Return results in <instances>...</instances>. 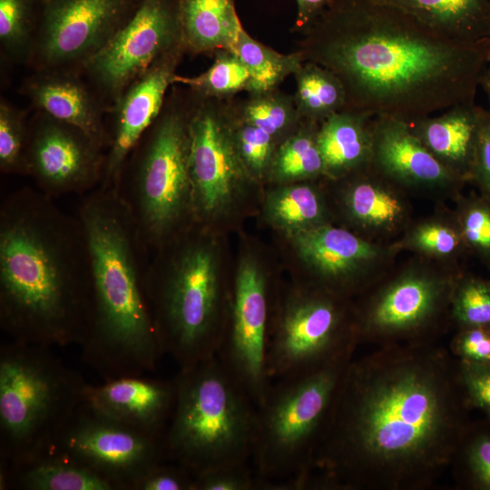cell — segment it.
Wrapping results in <instances>:
<instances>
[{"label":"cell","mask_w":490,"mask_h":490,"mask_svg":"<svg viewBox=\"0 0 490 490\" xmlns=\"http://www.w3.org/2000/svg\"><path fill=\"white\" fill-rule=\"evenodd\" d=\"M456 199L453 213L466 253L490 267V201L481 194Z\"/></svg>","instance_id":"f35d334b"},{"label":"cell","mask_w":490,"mask_h":490,"mask_svg":"<svg viewBox=\"0 0 490 490\" xmlns=\"http://www.w3.org/2000/svg\"><path fill=\"white\" fill-rule=\"evenodd\" d=\"M142 0H43L32 71L76 70L132 17Z\"/></svg>","instance_id":"5bb4252c"},{"label":"cell","mask_w":490,"mask_h":490,"mask_svg":"<svg viewBox=\"0 0 490 490\" xmlns=\"http://www.w3.org/2000/svg\"><path fill=\"white\" fill-rule=\"evenodd\" d=\"M189 92L192 214L194 224L202 226L228 210L252 178L235 144L230 100Z\"/></svg>","instance_id":"7c38bea8"},{"label":"cell","mask_w":490,"mask_h":490,"mask_svg":"<svg viewBox=\"0 0 490 490\" xmlns=\"http://www.w3.org/2000/svg\"><path fill=\"white\" fill-rule=\"evenodd\" d=\"M230 296L217 356L258 407L271 384L267 369L271 324L268 280L252 256L240 260Z\"/></svg>","instance_id":"2e32d148"},{"label":"cell","mask_w":490,"mask_h":490,"mask_svg":"<svg viewBox=\"0 0 490 490\" xmlns=\"http://www.w3.org/2000/svg\"><path fill=\"white\" fill-rule=\"evenodd\" d=\"M194 475L183 466L164 460L149 468L131 490H193Z\"/></svg>","instance_id":"7bdbcfd3"},{"label":"cell","mask_w":490,"mask_h":490,"mask_svg":"<svg viewBox=\"0 0 490 490\" xmlns=\"http://www.w3.org/2000/svg\"><path fill=\"white\" fill-rule=\"evenodd\" d=\"M105 155L104 148L73 125L40 112L29 120L26 176L53 199L98 188Z\"/></svg>","instance_id":"e0dca14e"},{"label":"cell","mask_w":490,"mask_h":490,"mask_svg":"<svg viewBox=\"0 0 490 490\" xmlns=\"http://www.w3.org/2000/svg\"><path fill=\"white\" fill-rule=\"evenodd\" d=\"M328 0H296L298 11L293 30L300 32L321 12Z\"/></svg>","instance_id":"7dc6e473"},{"label":"cell","mask_w":490,"mask_h":490,"mask_svg":"<svg viewBox=\"0 0 490 490\" xmlns=\"http://www.w3.org/2000/svg\"><path fill=\"white\" fill-rule=\"evenodd\" d=\"M87 241L91 296L80 344L83 361L104 381L147 375L163 355L143 289L131 215L113 188L98 187L79 204Z\"/></svg>","instance_id":"277c9868"},{"label":"cell","mask_w":490,"mask_h":490,"mask_svg":"<svg viewBox=\"0 0 490 490\" xmlns=\"http://www.w3.org/2000/svg\"><path fill=\"white\" fill-rule=\"evenodd\" d=\"M484 111L475 102L463 103L441 114L421 118L409 125L427 151L466 183L472 179Z\"/></svg>","instance_id":"cb8c5ba5"},{"label":"cell","mask_w":490,"mask_h":490,"mask_svg":"<svg viewBox=\"0 0 490 490\" xmlns=\"http://www.w3.org/2000/svg\"><path fill=\"white\" fill-rule=\"evenodd\" d=\"M232 100H230V123L240 157L252 180L270 176L278 143L268 132L241 118Z\"/></svg>","instance_id":"74e56055"},{"label":"cell","mask_w":490,"mask_h":490,"mask_svg":"<svg viewBox=\"0 0 490 490\" xmlns=\"http://www.w3.org/2000/svg\"><path fill=\"white\" fill-rule=\"evenodd\" d=\"M19 93L34 112L80 129L106 152L107 109L80 71H33L23 80Z\"/></svg>","instance_id":"44dd1931"},{"label":"cell","mask_w":490,"mask_h":490,"mask_svg":"<svg viewBox=\"0 0 490 490\" xmlns=\"http://www.w3.org/2000/svg\"><path fill=\"white\" fill-rule=\"evenodd\" d=\"M459 369L469 407L490 418V366L459 360Z\"/></svg>","instance_id":"ee69618b"},{"label":"cell","mask_w":490,"mask_h":490,"mask_svg":"<svg viewBox=\"0 0 490 490\" xmlns=\"http://www.w3.org/2000/svg\"><path fill=\"white\" fill-rule=\"evenodd\" d=\"M473 489L490 490V418L471 423L454 460Z\"/></svg>","instance_id":"60d3db41"},{"label":"cell","mask_w":490,"mask_h":490,"mask_svg":"<svg viewBox=\"0 0 490 490\" xmlns=\"http://www.w3.org/2000/svg\"><path fill=\"white\" fill-rule=\"evenodd\" d=\"M293 76L296 81L293 97L302 120L320 124L344 109L345 89L329 70L312 62H303Z\"/></svg>","instance_id":"4dcf8cb0"},{"label":"cell","mask_w":490,"mask_h":490,"mask_svg":"<svg viewBox=\"0 0 490 490\" xmlns=\"http://www.w3.org/2000/svg\"><path fill=\"white\" fill-rule=\"evenodd\" d=\"M373 116L343 109L319 124L325 177L338 181L371 166Z\"/></svg>","instance_id":"d4e9b609"},{"label":"cell","mask_w":490,"mask_h":490,"mask_svg":"<svg viewBox=\"0 0 490 490\" xmlns=\"http://www.w3.org/2000/svg\"><path fill=\"white\" fill-rule=\"evenodd\" d=\"M181 45L179 0H142L132 17L81 73L108 113L159 57Z\"/></svg>","instance_id":"4fadbf2b"},{"label":"cell","mask_w":490,"mask_h":490,"mask_svg":"<svg viewBox=\"0 0 490 490\" xmlns=\"http://www.w3.org/2000/svg\"><path fill=\"white\" fill-rule=\"evenodd\" d=\"M179 5L186 54L232 51L243 29L235 0H179Z\"/></svg>","instance_id":"484cf974"},{"label":"cell","mask_w":490,"mask_h":490,"mask_svg":"<svg viewBox=\"0 0 490 490\" xmlns=\"http://www.w3.org/2000/svg\"><path fill=\"white\" fill-rule=\"evenodd\" d=\"M297 253L317 280L312 286L345 296L379 281L395 255V242L368 240L325 223L289 235Z\"/></svg>","instance_id":"ac0fdd59"},{"label":"cell","mask_w":490,"mask_h":490,"mask_svg":"<svg viewBox=\"0 0 490 490\" xmlns=\"http://www.w3.org/2000/svg\"><path fill=\"white\" fill-rule=\"evenodd\" d=\"M117 490L88 467L50 451L15 468L0 466V489Z\"/></svg>","instance_id":"4316f807"},{"label":"cell","mask_w":490,"mask_h":490,"mask_svg":"<svg viewBox=\"0 0 490 490\" xmlns=\"http://www.w3.org/2000/svg\"><path fill=\"white\" fill-rule=\"evenodd\" d=\"M340 180L344 214L359 235L387 242L411 222L407 191L371 166Z\"/></svg>","instance_id":"603a6c76"},{"label":"cell","mask_w":490,"mask_h":490,"mask_svg":"<svg viewBox=\"0 0 490 490\" xmlns=\"http://www.w3.org/2000/svg\"><path fill=\"white\" fill-rule=\"evenodd\" d=\"M371 167L407 191L455 198L464 182L414 135L409 123L387 116L372 120Z\"/></svg>","instance_id":"ffe728a7"},{"label":"cell","mask_w":490,"mask_h":490,"mask_svg":"<svg viewBox=\"0 0 490 490\" xmlns=\"http://www.w3.org/2000/svg\"><path fill=\"white\" fill-rule=\"evenodd\" d=\"M232 103L241 118L268 132L278 145L295 132L302 122L293 95L279 88L249 93L246 100L233 99Z\"/></svg>","instance_id":"e575fe53"},{"label":"cell","mask_w":490,"mask_h":490,"mask_svg":"<svg viewBox=\"0 0 490 490\" xmlns=\"http://www.w3.org/2000/svg\"><path fill=\"white\" fill-rule=\"evenodd\" d=\"M43 0H0L2 61L28 65L34 50Z\"/></svg>","instance_id":"836d02e7"},{"label":"cell","mask_w":490,"mask_h":490,"mask_svg":"<svg viewBox=\"0 0 490 490\" xmlns=\"http://www.w3.org/2000/svg\"><path fill=\"white\" fill-rule=\"evenodd\" d=\"M471 182L490 201V111L485 110L479 132Z\"/></svg>","instance_id":"bcb514c9"},{"label":"cell","mask_w":490,"mask_h":490,"mask_svg":"<svg viewBox=\"0 0 490 490\" xmlns=\"http://www.w3.org/2000/svg\"><path fill=\"white\" fill-rule=\"evenodd\" d=\"M248 69L250 82L248 93H263L279 88L303 64L300 54H280L256 41L243 28L232 49Z\"/></svg>","instance_id":"d6a6232c"},{"label":"cell","mask_w":490,"mask_h":490,"mask_svg":"<svg viewBox=\"0 0 490 490\" xmlns=\"http://www.w3.org/2000/svg\"><path fill=\"white\" fill-rule=\"evenodd\" d=\"M450 320L457 328L490 329V279L458 275L451 297Z\"/></svg>","instance_id":"8d00e7d4"},{"label":"cell","mask_w":490,"mask_h":490,"mask_svg":"<svg viewBox=\"0 0 490 490\" xmlns=\"http://www.w3.org/2000/svg\"><path fill=\"white\" fill-rule=\"evenodd\" d=\"M261 482L247 464L224 466L194 476L193 490H258Z\"/></svg>","instance_id":"b9f144b4"},{"label":"cell","mask_w":490,"mask_h":490,"mask_svg":"<svg viewBox=\"0 0 490 490\" xmlns=\"http://www.w3.org/2000/svg\"><path fill=\"white\" fill-rule=\"evenodd\" d=\"M298 52L332 72L344 109L407 123L475 102L490 38L447 37L377 0H328L300 32Z\"/></svg>","instance_id":"7a4b0ae2"},{"label":"cell","mask_w":490,"mask_h":490,"mask_svg":"<svg viewBox=\"0 0 490 490\" xmlns=\"http://www.w3.org/2000/svg\"><path fill=\"white\" fill-rule=\"evenodd\" d=\"M349 361L271 382L257 407L252 453L261 489L302 490Z\"/></svg>","instance_id":"9c48e42d"},{"label":"cell","mask_w":490,"mask_h":490,"mask_svg":"<svg viewBox=\"0 0 490 490\" xmlns=\"http://www.w3.org/2000/svg\"><path fill=\"white\" fill-rule=\"evenodd\" d=\"M345 296L308 286L290 291L271 323L267 369L276 381L349 361L358 345Z\"/></svg>","instance_id":"30bf717a"},{"label":"cell","mask_w":490,"mask_h":490,"mask_svg":"<svg viewBox=\"0 0 490 490\" xmlns=\"http://www.w3.org/2000/svg\"><path fill=\"white\" fill-rule=\"evenodd\" d=\"M184 54V47L181 45L159 57L124 91L107 113L108 145L99 187H114L129 154L160 115Z\"/></svg>","instance_id":"d6986e66"},{"label":"cell","mask_w":490,"mask_h":490,"mask_svg":"<svg viewBox=\"0 0 490 490\" xmlns=\"http://www.w3.org/2000/svg\"><path fill=\"white\" fill-rule=\"evenodd\" d=\"M190 92L172 84L162 110L126 159L113 187L143 252L194 225L190 177Z\"/></svg>","instance_id":"8992f818"},{"label":"cell","mask_w":490,"mask_h":490,"mask_svg":"<svg viewBox=\"0 0 490 490\" xmlns=\"http://www.w3.org/2000/svg\"><path fill=\"white\" fill-rule=\"evenodd\" d=\"M449 350L459 360L490 366V329L457 328Z\"/></svg>","instance_id":"f6af8a7d"},{"label":"cell","mask_w":490,"mask_h":490,"mask_svg":"<svg viewBox=\"0 0 490 490\" xmlns=\"http://www.w3.org/2000/svg\"><path fill=\"white\" fill-rule=\"evenodd\" d=\"M318 127V123L302 120L297 131L278 145L270 178L288 183L325 177L317 140Z\"/></svg>","instance_id":"1f68e13d"},{"label":"cell","mask_w":490,"mask_h":490,"mask_svg":"<svg viewBox=\"0 0 490 490\" xmlns=\"http://www.w3.org/2000/svg\"><path fill=\"white\" fill-rule=\"evenodd\" d=\"M394 242L399 250H409L444 265L454 263L466 253L453 211L410 222Z\"/></svg>","instance_id":"f1b7e54d"},{"label":"cell","mask_w":490,"mask_h":490,"mask_svg":"<svg viewBox=\"0 0 490 490\" xmlns=\"http://www.w3.org/2000/svg\"><path fill=\"white\" fill-rule=\"evenodd\" d=\"M176 400L162 439L163 459L194 476L247 464L252 457L257 407L218 356L179 370Z\"/></svg>","instance_id":"52a82bcc"},{"label":"cell","mask_w":490,"mask_h":490,"mask_svg":"<svg viewBox=\"0 0 490 490\" xmlns=\"http://www.w3.org/2000/svg\"><path fill=\"white\" fill-rule=\"evenodd\" d=\"M250 77L248 69L232 52L215 53L213 64L195 76L176 74L173 84L184 85L192 93L206 98L228 101L241 91L248 92Z\"/></svg>","instance_id":"d590c367"},{"label":"cell","mask_w":490,"mask_h":490,"mask_svg":"<svg viewBox=\"0 0 490 490\" xmlns=\"http://www.w3.org/2000/svg\"><path fill=\"white\" fill-rule=\"evenodd\" d=\"M29 120L25 111L4 97L0 99V171L26 175Z\"/></svg>","instance_id":"ab89813d"},{"label":"cell","mask_w":490,"mask_h":490,"mask_svg":"<svg viewBox=\"0 0 490 490\" xmlns=\"http://www.w3.org/2000/svg\"><path fill=\"white\" fill-rule=\"evenodd\" d=\"M194 226L155 250L142 277L159 343L179 370L217 356L230 303L215 243Z\"/></svg>","instance_id":"5b68a950"},{"label":"cell","mask_w":490,"mask_h":490,"mask_svg":"<svg viewBox=\"0 0 490 490\" xmlns=\"http://www.w3.org/2000/svg\"><path fill=\"white\" fill-rule=\"evenodd\" d=\"M176 400V382L128 376L89 384L84 403L120 423L162 439Z\"/></svg>","instance_id":"7402d4cb"},{"label":"cell","mask_w":490,"mask_h":490,"mask_svg":"<svg viewBox=\"0 0 490 490\" xmlns=\"http://www.w3.org/2000/svg\"><path fill=\"white\" fill-rule=\"evenodd\" d=\"M40 191L23 187L0 204V327L10 339L80 346L88 318L87 241L70 216Z\"/></svg>","instance_id":"3957f363"},{"label":"cell","mask_w":490,"mask_h":490,"mask_svg":"<svg viewBox=\"0 0 490 490\" xmlns=\"http://www.w3.org/2000/svg\"><path fill=\"white\" fill-rule=\"evenodd\" d=\"M480 86L484 90L490 105V64L485 70L480 80ZM490 111V108H489Z\"/></svg>","instance_id":"c3c4849f"},{"label":"cell","mask_w":490,"mask_h":490,"mask_svg":"<svg viewBox=\"0 0 490 490\" xmlns=\"http://www.w3.org/2000/svg\"><path fill=\"white\" fill-rule=\"evenodd\" d=\"M460 41L490 38V0H377Z\"/></svg>","instance_id":"83f0119b"},{"label":"cell","mask_w":490,"mask_h":490,"mask_svg":"<svg viewBox=\"0 0 490 490\" xmlns=\"http://www.w3.org/2000/svg\"><path fill=\"white\" fill-rule=\"evenodd\" d=\"M51 348L12 339L1 344L2 467L48 453L84 401L89 383Z\"/></svg>","instance_id":"ba28073f"},{"label":"cell","mask_w":490,"mask_h":490,"mask_svg":"<svg viewBox=\"0 0 490 490\" xmlns=\"http://www.w3.org/2000/svg\"><path fill=\"white\" fill-rule=\"evenodd\" d=\"M469 410L459 360L434 342L379 346L352 358L306 488H426L453 465Z\"/></svg>","instance_id":"6da1fadb"},{"label":"cell","mask_w":490,"mask_h":490,"mask_svg":"<svg viewBox=\"0 0 490 490\" xmlns=\"http://www.w3.org/2000/svg\"><path fill=\"white\" fill-rule=\"evenodd\" d=\"M266 216L289 235L328 221V210L320 191L309 183L287 184L266 200Z\"/></svg>","instance_id":"f546056e"},{"label":"cell","mask_w":490,"mask_h":490,"mask_svg":"<svg viewBox=\"0 0 490 490\" xmlns=\"http://www.w3.org/2000/svg\"><path fill=\"white\" fill-rule=\"evenodd\" d=\"M50 451L88 467L117 490H131L149 468L164 460L162 438L120 423L84 402Z\"/></svg>","instance_id":"9a60e30c"},{"label":"cell","mask_w":490,"mask_h":490,"mask_svg":"<svg viewBox=\"0 0 490 490\" xmlns=\"http://www.w3.org/2000/svg\"><path fill=\"white\" fill-rule=\"evenodd\" d=\"M443 265L424 259L376 286L354 307L358 344L433 342L446 318L450 319L452 292L460 274Z\"/></svg>","instance_id":"8fae6325"}]
</instances>
